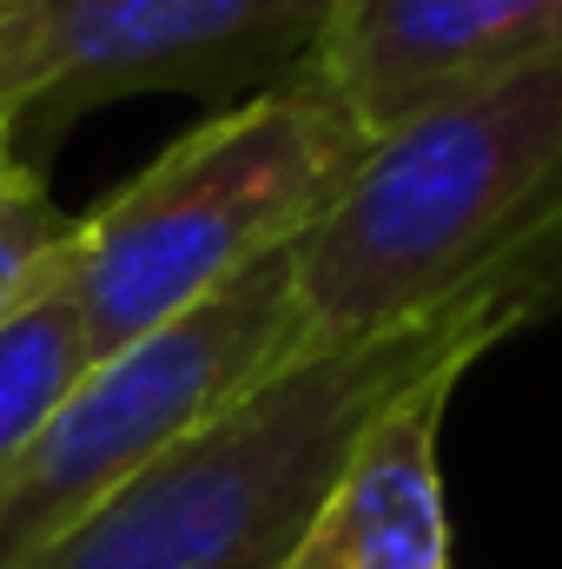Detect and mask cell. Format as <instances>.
Returning <instances> with one entry per match:
<instances>
[{"label":"cell","mask_w":562,"mask_h":569,"mask_svg":"<svg viewBox=\"0 0 562 569\" xmlns=\"http://www.w3.org/2000/svg\"><path fill=\"white\" fill-rule=\"evenodd\" d=\"M470 365L476 358H450L423 371L371 418L279 569H450L436 437Z\"/></svg>","instance_id":"cell-7"},{"label":"cell","mask_w":562,"mask_h":569,"mask_svg":"<svg viewBox=\"0 0 562 569\" xmlns=\"http://www.w3.org/2000/svg\"><path fill=\"white\" fill-rule=\"evenodd\" d=\"M562 47V0H331L318 80L371 140Z\"/></svg>","instance_id":"cell-6"},{"label":"cell","mask_w":562,"mask_h":569,"mask_svg":"<svg viewBox=\"0 0 562 569\" xmlns=\"http://www.w3.org/2000/svg\"><path fill=\"white\" fill-rule=\"evenodd\" d=\"M358 113L298 67L245 107L172 140L140 179L80 219L67 291L87 365L133 351L245 266L298 246L364 166Z\"/></svg>","instance_id":"cell-3"},{"label":"cell","mask_w":562,"mask_h":569,"mask_svg":"<svg viewBox=\"0 0 562 569\" xmlns=\"http://www.w3.org/2000/svg\"><path fill=\"white\" fill-rule=\"evenodd\" d=\"M543 252H562V47L371 140L291 246L298 351L404 331Z\"/></svg>","instance_id":"cell-2"},{"label":"cell","mask_w":562,"mask_h":569,"mask_svg":"<svg viewBox=\"0 0 562 569\" xmlns=\"http://www.w3.org/2000/svg\"><path fill=\"white\" fill-rule=\"evenodd\" d=\"M331 0H0V127L60 133L127 93H232L311 67Z\"/></svg>","instance_id":"cell-5"},{"label":"cell","mask_w":562,"mask_h":569,"mask_svg":"<svg viewBox=\"0 0 562 569\" xmlns=\"http://www.w3.org/2000/svg\"><path fill=\"white\" fill-rule=\"evenodd\" d=\"M87 338L67 279L47 298H33L0 331V477L20 463V450L40 437V425L67 405V391L87 378Z\"/></svg>","instance_id":"cell-8"},{"label":"cell","mask_w":562,"mask_h":569,"mask_svg":"<svg viewBox=\"0 0 562 569\" xmlns=\"http://www.w3.org/2000/svg\"><path fill=\"white\" fill-rule=\"evenodd\" d=\"M562 305V252L456 291L430 318L284 358L272 378L165 443L40 569H279L371 418L450 358H483Z\"/></svg>","instance_id":"cell-1"},{"label":"cell","mask_w":562,"mask_h":569,"mask_svg":"<svg viewBox=\"0 0 562 569\" xmlns=\"http://www.w3.org/2000/svg\"><path fill=\"white\" fill-rule=\"evenodd\" d=\"M284 358H304L291 246L245 266L205 305L140 338L133 351L93 365L67 391V405L0 477V569H40L165 443L272 378Z\"/></svg>","instance_id":"cell-4"},{"label":"cell","mask_w":562,"mask_h":569,"mask_svg":"<svg viewBox=\"0 0 562 569\" xmlns=\"http://www.w3.org/2000/svg\"><path fill=\"white\" fill-rule=\"evenodd\" d=\"M80 219L53 206L47 172L20 152V140L0 127V331L47 298L73 266Z\"/></svg>","instance_id":"cell-9"}]
</instances>
